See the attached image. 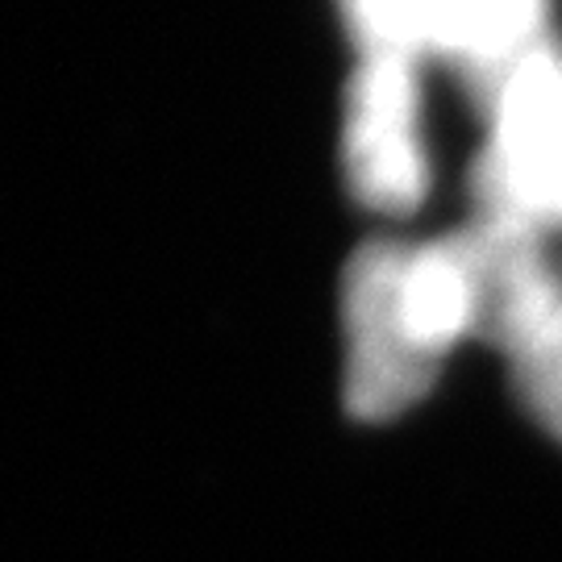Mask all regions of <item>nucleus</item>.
<instances>
[{
    "mask_svg": "<svg viewBox=\"0 0 562 562\" xmlns=\"http://www.w3.org/2000/svg\"><path fill=\"white\" fill-rule=\"evenodd\" d=\"M401 50H362L346 92L341 162L346 180L375 213H413L429 192L422 71Z\"/></svg>",
    "mask_w": 562,
    "mask_h": 562,
    "instance_id": "nucleus-3",
    "label": "nucleus"
},
{
    "mask_svg": "<svg viewBox=\"0 0 562 562\" xmlns=\"http://www.w3.org/2000/svg\"><path fill=\"white\" fill-rule=\"evenodd\" d=\"M392 304L408 341L442 367L446 355L471 329H480L487 313V262L475 229L429 246H401Z\"/></svg>",
    "mask_w": 562,
    "mask_h": 562,
    "instance_id": "nucleus-6",
    "label": "nucleus"
},
{
    "mask_svg": "<svg viewBox=\"0 0 562 562\" xmlns=\"http://www.w3.org/2000/svg\"><path fill=\"white\" fill-rule=\"evenodd\" d=\"M492 88V138L475 192L480 222L542 234L562 222V50L529 46Z\"/></svg>",
    "mask_w": 562,
    "mask_h": 562,
    "instance_id": "nucleus-1",
    "label": "nucleus"
},
{
    "mask_svg": "<svg viewBox=\"0 0 562 562\" xmlns=\"http://www.w3.org/2000/svg\"><path fill=\"white\" fill-rule=\"evenodd\" d=\"M475 238L487 262L483 329L504 350L529 417L562 442V280L529 229L480 222Z\"/></svg>",
    "mask_w": 562,
    "mask_h": 562,
    "instance_id": "nucleus-2",
    "label": "nucleus"
},
{
    "mask_svg": "<svg viewBox=\"0 0 562 562\" xmlns=\"http://www.w3.org/2000/svg\"><path fill=\"white\" fill-rule=\"evenodd\" d=\"M396 241L362 246L341 288L346 308V401L362 422H383L422 401L438 380V362H429L408 341L396 304H392V271Z\"/></svg>",
    "mask_w": 562,
    "mask_h": 562,
    "instance_id": "nucleus-5",
    "label": "nucleus"
},
{
    "mask_svg": "<svg viewBox=\"0 0 562 562\" xmlns=\"http://www.w3.org/2000/svg\"><path fill=\"white\" fill-rule=\"evenodd\" d=\"M362 50L442 55L492 83L538 46L542 0H341Z\"/></svg>",
    "mask_w": 562,
    "mask_h": 562,
    "instance_id": "nucleus-4",
    "label": "nucleus"
}]
</instances>
